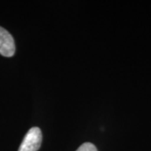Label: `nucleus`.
<instances>
[{"label":"nucleus","instance_id":"1","mask_svg":"<svg viewBox=\"0 0 151 151\" xmlns=\"http://www.w3.org/2000/svg\"><path fill=\"white\" fill-rule=\"evenodd\" d=\"M42 143V133L40 128L34 127L28 131L19 148V151H37Z\"/></svg>","mask_w":151,"mask_h":151},{"label":"nucleus","instance_id":"2","mask_svg":"<svg viewBox=\"0 0 151 151\" xmlns=\"http://www.w3.org/2000/svg\"><path fill=\"white\" fill-rule=\"evenodd\" d=\"M15 53L14 38L5 29L0 27V54L5 57H11Z\"/></svg>","mask_w":151,"mask_h":151},{"label":"nucleus","instance_id":"3","mask_svg":"<svg viewBox=\"0 0 151 151\" xmlns=\"http://www.w3.org/2000/svg\"><path fill=\"white\" fill-rule=\"evenodd\" d=\"M76 151H97L96 146L91 143H84L82 144Z\"/></svg>","mask_w":151,"mask_h":151}]
</instances>
